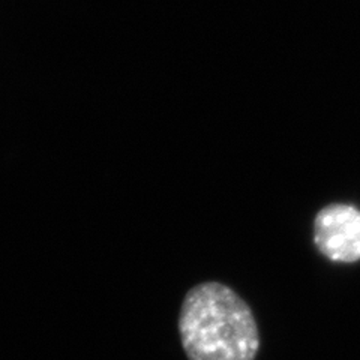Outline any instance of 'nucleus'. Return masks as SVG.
Listing matches in <instances>:
<instances>
[{
    "instance_id": "obj_1",
    "label": "nucleus",
    "mask_w": 360,
    "mask_h": 360,
    "mask_svg": "<svg viewBox=\"0 0 360 360\" xmlns=\"http://www.w3.org/2000/svg\"><path fill=\"white\" fill-rule=\"evenodd\" d=\"M177 328L188 360H255L260 352V330L251 307L217 281L188 290Z\"/></svg>"
},
{
    "instance_id": "obj_2",
    "label": "nucleus",
    "mask_w": 360,
    "mask_h": 360,
    "mask_svg": "<svg viewBox=\"0 0 360 360\" xmlns=\"http://www.w3.org/2000/svg\"><path fill=\"white\" fill-rule=\"evenodd\" d=\"M314 245L333 263L360 262V209L344 202L324 206L314 219Z\"/></svg>"
}]
</instances>
